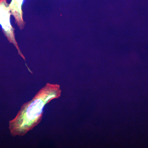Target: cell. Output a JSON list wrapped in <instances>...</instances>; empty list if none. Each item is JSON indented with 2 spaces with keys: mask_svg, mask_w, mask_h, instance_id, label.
Returning <instances> with one entry per match:
<instances>
[{
  "mask_svg": "<svg viewBox=\"0 0 148 148\" xmlns=\"http://www.w3.org/2000/svg\"><path fill=\"white\" fill-rule=\"evenodd\" d=\"M60 85L47 83L31 101L21 106L16 117L9 121V129L13 137L23 136L41 121L45 106L61 96Z\"/></svg>",
  "mask_w": 148,
  "mask_h": 148,
  "instance_id": "obj_1",
  "label": "cell"
},
{
  "mask_svg": "<svg viewBox=\"0 0 148 148\" xmlns=\"http://www.w3.org/2000/svg\"><path fill=\"white\" fill-rule=\"evenodd\" d=\"M11 13L7 0H0V25L2 28L3 33L9 42L13 44L18 51V53L25 61V58L21 53L15 39L14 29L10 23Z\"/></svg>",
  "mask_w": 148,
  "mask_h": 148,
  "instance_id": "obj_2",
  "label": "cell"
},
{
  "mask_svg": "<svg viewBox=\"0 0 148 148\" xmlns=\"http://www.w3.org/2000/svg\"><path fill=\"white\" fill-rule=\"evenodd\" d=\"M24 1V0H12L9 5L11 15L14 17L15 23L21 30L24 29L25 24L23 19L22 10V5Z\"/></svg>",
  "mask_w": 148,
  "mask_h": 148,
  "instance_id": "obj_3",
  "label": "cell"
}]
</instances>
